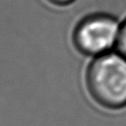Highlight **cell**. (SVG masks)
Returning a JSON list of instances; mask_svg holds the SVG:
<instances>
[{
  "instance_id": "3957f363",
  "label": "cell",
  "mask_w": 126,
  "mask_h": 126,
  "mask_svg": "<svg viewBox=\"0 0 126 126\" xmlns=\"http://www.w3.org/2000/svg\"><path fill=\"white\" fill-rule=\"evenodd\" d=\"M116 49L118 53H120L123 57L126 58V18L120 24Z\"/></svg>"
},
{
  "instance_id": "277c9868",
  "label": "cell",
  "mask_w": 126,
  "mask_h": 126,
  "mask_svg": "<svg viewBox=\"0 0 126 126\" xmlns=\"http://www.w3.org/2000/svg\"><path fill=\"white\" fill-rule=\"evenodd\" d=\"M44 1L51 6L61 8V7H68L72 5L76 0H44Z\"/></svg>"
},
{
  "instance_id": "7a4b0ae2",
  "label": "cell",
  "mask_w": 126,
  "mask_h": 126,
  "mask_svg": "<svg viewBox=\"0 0 126 126\" xmlns=\"http://www.w3.org/2000/svg\"><path fill=\"white\" fill-rule=\"evenodd\" d=\"M121 22L112 14L94 12L82 17L74 26L71 41L84 56L96 57L116 47Z\"/></svg>"
},
{
  "instance_id": "6da1fadb",
  "label": "cell",
  "mask_w": 126,
  "mask_h": 126,
  "mask_svg": "<svg viewBox=\"0 0 126 126\" xmlns=\"http://www.w3.org/2000/svg\"><path fill=\"white\" fill-rule=\"evenodd\" d=\"M86 89L100 107L118 110L126 107V58L109 51L94 57L85 76Z\"/></svg>"
}]
</instances>
